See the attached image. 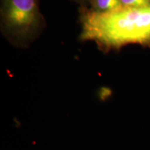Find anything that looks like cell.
I'll use <instances>...</instances> for the list:
<instances>
[{"label": "cell", "mask_w": 150, "mask_h": 150, "mask_svg": "<svg viewBox=\"0 0 150 150\" xmlns=\"http://www.w3.org/2000/svg\"><path fill=\"white\" fill-rule=\"evenodd\" d=\"M46 27L40 0H0V31L16 48L30 47Z\"/></svg>", "instance_id": "cell-2"}, {"label": "cell", "mask_w": 150, "mask_h": 150, "mask_svg": "<svg viewBox=\"0 0 150 150\" xmlns=\"http://www.w3.org/2000/svg\"><path fill=\"white\" fill-rule=\"evenodd\" d=\"M81 41H93L106 54L129 44L150 47V6L97 13L79 8Z\"/></svg>", "instance_id": "cell-1"}, {"label": "cell", "mask_w": 150, "mask_h": 150, "mask_svg": "<svg viewBox=\"0 0 150 150\" xmlns=\"http://www.w3.org/2000/svg\"><path fill=\"white\" fill-rule=\"evenodd\" d=\"M122 8H142L150 6V0H120Z\"/></svg>", "instance_id": "cell-4"}, {"label": "cell", "mask_w": 150, "mask_h": 150, "mask_svg": "<svg viewBox=\"0 0 150 150\" xmlns=\"http://www.w3.org/2000/svg\"><path fill=\"white\" fill-rule=\"evenodd\" d=\"M90 10L97 13H107L122 8L120 0H91Z\"/></svg>", "instance_id": "cell-3"}, {"label": "cell", "mask_w": 150, "mask_h": 150, "mask_svg": "<svg viewBox=\"0 0 150 150\" xmlns=\"http://www.w3.org/2000/svg\"><path fill=\"white\" fill-rule=\"evenodd\" d=\"M80 6V8H88L91 0H72Z\"/></svg>", "instance_id": "cell-5"}]
</instances>
